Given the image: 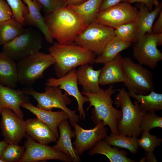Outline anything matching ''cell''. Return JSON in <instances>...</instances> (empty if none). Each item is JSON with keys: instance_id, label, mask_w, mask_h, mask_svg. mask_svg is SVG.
<instances>
[{"instance_id": "6da1fadb", "label": "cell", "mask_w": 162, "mask_h": 162, "mask_svg": "<svg viewBox=\"0 0 162 162\" xmlns=\"http://www.w3.org/2000/svg\"><path fill=\"white\" fill-rule=\"evenodd\" d=\"M43 17L53 39L62 45L74 43L86 26L80 16L68 6L45 13Z\"/></svg>"}, {"instance_id": "7a4b0ae2", "label": "cell", "mask_w": 162, "mask_h": 162, "mask_svg": "<svg viewBox=\"0 0 162 162\" xmlns=\"http://www.w3.org/2000/svg\"><path fill=\"white\" fill-rule=\"evenodd\" d=\"M55 60L54 69L57 78L61 77L71 70L86 64H93L96 55L74 43L62 45L55 42L48 49Z\"/></svg>"}, {"instance_id": "3957f363", "label": "cell", "mask_w": 162, "mask_h": 162, "mask_svg": "<svg viewBox=\"0 0 162 162\" xmlns=\"http://www.w3.org/2000/svg\"><path fill=\"white\" fill-rule=\"evenodd\" d=\"M114 90L111 85L107 89L104 90L100 88L97 92L94 93L81 92L88 98L89 106L88 110L92 106V119L95 124L100 121H103L104 125L108 126L111 133L118 134L117 128V121L121 118V110H118L113 106L114 102L111 98Z\"/></svg>"}, {"instance_id": "277c9868", "label": "cell", "mask_w": 162, "mask_h": 162, "mask_svg": "<svg viewBox=\"0 0 162 162\" xmlns=\"http://www.w3.org/2000/svg\"><path fill=\"white\" fill-rule=\"evenodd\" d=\"M114 104L120 108L122 113L121 118L117 121V128L119 134L137 137L141 132L140 123L145 111L139 107L136 100L133 104L128 92L122 88L117 90Z\"/></svg>"}, {"instance_id": "5b68a950", "label": "cell", "mask_w": 162, "mask_h": 162, "mask_svg": "<svg viewBox=\"0 0 162 162\" xmlns=\"http://www.w3.org/2000/svg\"><path fill=\"white\" fill-rule=\"evenodd\" d=\"M21 91L24 94L33 97L37 102V107L48 111H52L53 108L60 109L67 114L72 126L74 123L80 122V118L76 110H72L67 106L71 103V99L67 93H62V90L58 87L46 86L44 93L38 92L32 87H25Z\"/></svg>"}, {"instance_id": "8992f818", "label": "cell", "mask_w": 162, "mask_h": 162, "mask_svg": "<svg viewBox=\"0 0 162 162\" xmlns=\"http://www.w3.org/2000/svg\"><path fill=\"white\" fill-rule=\"evenodd\" d=\"M55 63L49 54L38 52L18 61V83L26 87H32L38 80L44 77L45 70Z\"/></svg>"}, {"instance_id": "52a82bcc", "label": "cell", "mask_w": 162, "mask_h": 162, "mask_svg": "<svg viewBox=\"0 0 162 162\" xmlns=\"http://www.w3.org/2000/svg\"><path fill=\"white\" fill-rule=\"evenodd\" d=\"M41 32L32 27L24 31L13 40L2 46V52L14 61H19L39 52L42 47Z\"/></svg>"}, {"instance_id": "ba28073f", "label": "cell", "mask_w": 162, "mask_h": 162, "mask_svg": "<svg viewBox=\"0 0 162 162\" xmlns=\"http://www.w3.org/2000/svg\"><path fill=\"white\" fill-rule=\"evenodd\" d=\"M115 36L114 29L94 20L86 25L77 36L74 43L99 56Z\"/></svg>"}, {"instance_id": "9c48e42d", "label": "cell", "mask_w": 162, "mask_h": 162, "mask_svg": "<svg viewBox=\"0 0 162 162\" xmlns=\"http://www.w3.org/2000/svg\"><path fill=\"white\" fill-rule=\"evenodd\" d=\"M123 67L127 78L124 85L137 95H146L154 91L152 72L139 63H134L129 57L122 58Z\"/></svg>"}, {"instance_id": "30bf717a", "label": "cell", "mask_w": 162, "mask_h": 162, "mask_svg": "<svg viewBox=\"0 0 162 162\" xmlns=\"http://www.w3.org/2000/svg\"><path fill=\"white\" fill-rule=\"evenodd\" d=\"M133 43V56L138 63L155 68L162 59V53L157 48L162 44V33H146Z\"/></svg>"}, {"instance_id": "8fae6325", "label": "cell", "mask_w": 162, "mask_h": 162, "mask_svg": "<svg viewBox=\"0 0 162 162\" xmlns=\"http://www.w3.org/2000/svg\"><path fill=\"white\" fill-rule=\"evenodd\" d=\"M138 10L131 4L120 2L100 11L95 20L115 29L124 24L135 22Z\"/></svg>"}, {"instance_id": "7c38bea8", "label": "cell", "mask_w": 162, "mask_h": 162, "mask_svg": "<svg viewBox=\"0 0 162 162\" xmlns=\"http://www.w3.org/2000/svg\"><path fill=\"white\" fill-rule=\"evenodd\" d=\"M25 152L19 162H37L50 160H57L64 162H71L69 157L52 147L37 142L28 134L25 137Z\"/></svg>"}, {"instance_id": "4fadbf2b", "label": "cell", "mask_w": 162, "mask_h": 162, "mask_svg": "<svg viewBox=\"0 0 162 162\" xmlns=\"http://www.w3.org/2000/svg\"><path fill=\"white\" fill-rule=\"evenodd\" d=\"M1 114L0 126L3 140L8 144H19L26 134V121L8 108H4Z\"/></svg>"}, {"instance_id": "5bb4252c", "label": "cell", "mask_w": 162, "mask_h": 162, "mask_svg": "<svg viewBox=\"0 0 162 162\" xmlns=\"http://www.w3.org/2000/svg\"><path fill=\"white\" fill-rule=\"evenodd\" d=\"M75 128L76 139L73 142L74 147L79 155L90 149L98 141L108 136V129L102 121L98 122L93 128L85 129L77 123L73 126Z\"/></svg>"}, {"instance_id": "9a60e30c", "label": "cell", "mask_w": 162, "mask_h": 162, "mask_svg": "<svg viewBox=\"0 0 162 162\" xmlns=\"http://www.w3.org/2000/svg\"><path fill=\"white\" fill-rule=\"evenodd\" d=\"M76 70V68L72 69L65 75L59 78H49L45 83V86L57 87L65 91L68 95L74 97L77 103V110L79 113L80 118L85 120L86 114L83 109V105L84 103L88 102V100L86 96L82 95L79 89Z\"/></svg>"}, {"instance_id": "2e32d148", "label": "cell", "mask_w": 162, "mask_h": 162, "mask_svg": "<svg viewBox=\"0 0 162 162\" xmlns=\"http://www.w3.org/2000/svg\"><path fill=\"white\" fill-rule=\"evenodd\" d=\"M30 99L29 95L24 94L21 90H16L0 84V115L4 108H8L23 119L21 105L29 101Z\"/></svg>"}, {"instance_id": "e0dca14e", "label": "cell", "mask_w": 162, "mask_h": 162, "mask_svg": "<svg viewBox=\"0 0 162 162\" xmlns=\"http://www.w3.org/2000/svg\"><path fill=\"white\" fill-rule=\"evenodd\" d=\"M21 107L31 112L46 124L57 139L59 136L58 128L59 124L65 119L69 120L67 114L62 110L54 112L42 110L34 106L29 101L22 104Z\"/></svg>"}, {"instance_id": "ac0fdd59", "label": "cell", "mask_w": 162, "mask_h": 162, "mask_svg": "<svg viewBox=\"0 0 162 162\" xmlns=\"http://www.w3.org/2000/svg\"><path fill=\"white\" fill-rule=\"evenodd\" d=\"M122 58L119 53L113 59L104 64L99 76L100 85L104 86L120 82L124 83L127 81Z\"/></svg>"}, {"instance_id": "d6986e66", "label": "cell", "mask_w": 162, "mask_h": 162, "mask_svg": "<svg viewBox=\"0 0 162 162\" xmlns=\"http://www.w3.org/2000/svg\"><path fill=\"white\" fill-rule=\"evenodd\" d=\"M59 136L56 144L52 147L62 152L70 157L73 162H79L81 158L76 152L72 142V138L75 137L74 131H73L68 119H65L59 124Z\"/></svg>"}, {"instance_id": "ffe728a7", "label": "cell", "mask_w": 162, "mask_h": 162, "mask_svg": "<svg viewBox=\"0 0 162 162\" xmlns=\"http://www.w3.org/2000/svg\"><path fill=\"white\" fill-rule=\"evenodd\" d=\"M139 9L135 21L136 28V40L146 34H151L154 22L162 10V3L153 10L150 11L145 5L141 3L136 4Z\"/></svg>"}, {"instance_id": "44dd1931", "label": "cell", "mask_w": 162, "mask_h": 162, "mask_svg": "<svg viewBox=\"0 0 162 162\" xmlns=\"http://www.w3.org/2000/svg\"><path fill=\"white\" fill-rule=\"evenodd\" d=\"M22 0L27 5L29 11L28 13L24 16L26 26L37 28L42 33L47 41L51 44L53 43V38L41 14V6L32 0Z\"/></svg>"}, {"instance_id": "7402d4cb", "label": "cell", "mask_w": 162, "mask_h": 162, "mask_svg": "<svg viewBox=\"0 0 162 162\" xmlns=\"http://www.w3.org/2000/svg\"><path fill=\"white\" fill-rule=\"evenodd\" d=\"M26 121V133L34 141L46 145L57 141V139L49 128L37 118Z\"/></svg>"}, {"instance_id": "603a6c76", "label": "cell", "mask_w": 162, "mask_h": 162, "mask_svg": "<svg viewBox=\"0 0 162 162\" xmlns=\"http://www.w3.org/2000/svg\"><path fill=\"white\" fill-rule=\"evenodd\" d=\"M100 71L101 69L94 70L88 64L79 66L76 70L78 84L82 86V92L94 93L99 91Z\"/></svg>"}, {"instance_id": "cb8c5ba5", "label": "cell", "mask_w": 162, "mask_h": 162, "mask_svg": "<svg viewBox=\"0 0 162 162\" xmlns=\"http://www.w3.org/2000/svg\"><path fill=\"white\" fill-rule=\"evenodd\" d=\"M88 154L93 155L102 154L105 155L111 162H135V160L127 157V152L124 150H120L116 146L112 148L104 139L97 142L89 150Z\"/></svg>"}, {"instance_id": "d4e9b609", "label": "cell", "mask_w": 162, "mask_h": 162, "mask_svg": "<svg viewBox=\"0 0 162 162\" xmlns=\"http://www.w3.org/2000/svg\"><path fill=\"white\" fill-rule=\"evenodd\" d=\"M18 83L17 63L0 52V84L15 88Z\"/></svg>"}, {"instance_id": "484cf974", "label": "cell", "mask_w": 162, "mask_h": 162, "mask_svg": "<svg viewBox=\"0 0 162 162\" xmlns=\"http://www.w3.org/2000/svg\"><path fill=\"white\" fill-rule=\"evenodd\" d=\"M132 43L124 41L116 36L107 43L101 54L96 57L93 64H104L113 59L120 52L130 46Z\"/></svg>"}, {"instance_id": "4316f807", "label": "cell", "mask_w": 162, "mask_h": 162, "mask_svg": "<svg viewBox=\"0 0 162 162\" xmlns=\"http://www.w3.org/2000/svg\"><path fill=\"white\" fill-rule=\"evenodd\" d=\"M130 97L135 99L140 108L145 112L156 111L162 110V94L151 92L148 94L137 95L128 92Z\"/></svg>"}, {"instance_id": "83f0119b", "label": "cell", "mask_w": 162, "mask_h": 162, "mask_svg": "<svg viewBox=\"0 0 162 162\" xmlns=\"http://www.w3.org/2000/svg\"><path fill=\"white\" fill-rule=\"evenodd\" d=\"M103 0H87L79 5L68 6L74 11L86 25L95 20Z\"/></svg>"}, {"instance_id": "f1b7e54d", "label": "cell", "mask_w": 162, "mask_h": 162, "mask_svg": "<svg viewBox=\"0 0 162 162\" xmlns=\"http://www.w3.org/2000/svg\"><path fill=\"white\" fill-rule=\"evenodd\" d=\"M25 29L13 17L0 22V46H2L13 40Z\"/></svg>"}, {"instance_id": "f546056e", "label": "cell", "mask_w": 162, "mask_h": 162, "mask_svg": "<svg viewBox=\"0 0 162 162\" xmlns=\"http://www.w3.org/2000/svg\"><path fill=\"white\" fill-rule=\"evenodd\" d=\"M137 137L135 136H128L111 133L104 139L111 146L126 149L133 154H137L139 149L137 143Z\"/></svg>"}, {"instance_id": "4dcf8cb0", "label": "cell", "mask_w": 162, "mask_h": 162, "mask_svg": "<svg viewBox=\"0 0 162 162\" xmlns=\"http://www.w3.org/2000/svg\"><path fill=\"white\" fill-rule=\"evenodd\" d=\"M24 146L8 144L5 147L0 158L4 162H19L25 152Z\"/></svg>"}, {"instance_id": "1f68e13d", "label": "cell", "mask_w": 162, "mask_h": 162, "mask_svg": "<svg viewBox=\"0 0 162 162\" xmlns=\"http://www.w3.org/2000/svg\"><path fill=\"white\" fill-rule=\"evenodd\" d=\"M141 137L137 139V143L139 147L143 149L146 152H153L155 148L161 145V139L151 134L149 132L142 131Z\"/></svg>"}, {"instance_id": "d6a6232c", "label": "cell", "mask_w": 162, "mask_h": 162, "mask_svg": "<svg viewBox=\"0 0 162 162\" xmlns=\"http://www.w3.org/2000/svg\"><path fill=\"white\" fill-rule=\"evenodd\" d=\"M155 128H162V117L157 116L155 112H145L140 123L141 132L142 131L149 132Z\"/></svg>"}, {"instance_id": "836d02e7", "label": "cell", "mask_w": 162, "mask_h": 162, "mask_svg": "<svg viewBox=\"0 0 162 162\" xmlns=\"http://www.w3.org/2000/svg\"><path fill=\"white\" fill-rule=\"evenodd\" d=\"M115 35L127 42H134L136 40V28L135 22L121 25L114 29Z\"/></svg>"}, {"instance_id": "e575fe53", "label": "cell", "mask_w": 162, "mask_h": 162, "mask_svg": "<svg viewBox=\"0 0 162 162\" xmlns=\"http://www.w3.org/2000/svg\"><path fill=\"white\" fill-rule=\"evenodd\" d=\"M12 11L13 17L23 26H26L24 16L29 12L27 6L22 0H6Z\"/></svg>"}, {"instance_id": "d590c367", "label": "cell", "mask_w": 162, "mask_h": 162, "mask_svg": "<svg viewBox=\"0 0 162 162\" xmlns=\"http://www.w3.org/2000/svg\"><path fill=\"white\" fill-rule=\"evenodd\" d=\"M39 4L45 13L51 12L57 9L66 6L64 0H32Z\"/></svg>"}, {"instance_id": "8d00e7d4", "label": "cell", "mask_w": 162, "mask_h": 162, "mask_svg": "<svg viewBox=\"0 0 162 162\" xmlns=\"http://www.w3.org/2000/svg\"><path fill=\"white\" fill-rule=\"evenodd\" d=\"M13 14L10 6L4 0H0V22L13 17Z\"/></svg>"}, {"instance_id": "74e56055", "label": "cell", "mask_w": 162, "mask_h": 162, "mask_svg": "<svg viewBox=\"0 0 162 162\" xmlns=\"http://www.w3.org/2000/svg\"><path fill=\"white\" fill-rule=\"evenodd\" d=\"M121 2L130 4L135 2L141 3L145 5L150 11L152 10L153 6L156 7L160 4L158 0H122Z\"/></svg>"}, {"instance_id": "f35d334b", "label": "cell", "mask_w": 162, "mask_h": 162, "mask_svg": "<svg viewBox=\"0 0 162 162\" xmlns=\"http://www.w3.org/2000/svg\"><path fill=\"white\" fill-rule=\"evenodd\" d=\"M162 33V10L159 13V17L154 25L152 26V33L157 34Z\"/></svg>"}, {"instance_id": "ab89813d", "label": "cell", "mask_w": 162, "mask_h": 162, "mask_svg": "<svg viewBox=\"0 0 162 162\" xmlns=\"http://www.w3.org/2000/svg\"><path fill=\"white\" fill-rule=\"evenodd\" d=\"M122 0H103L101 4L99 11L116 5L122 1Z\"/></svg>"}, {"instance_id": "60d3db41", "label": "cell", "mask_w": 162, "mask_h": 162, "mask_svg": "<svg viewBox=\"0 0 162 162\" xmlns=\"http://www.w3.org/2000/svg\"><path fill=\"white\" fill-rule=\"evenodd\" d=\"M87 0H64L66 6H76L80 4Z\"/></svg>"}, {"instance_id": "b9f144b4", "label": "cell", "mask_w": 162, "mask_h": 162, "mask_svg": "<svg viewBox=\"0 0 162 162\" xmlns=\"http://www.w3.org/2000/svg\"><path fill=\"white\" fill-rule=\"evenodd\" d=\"M145 157L146 162H157L155 156L153 153V152H146Z\"/></svg>"}, {"instance_id": "7bdbcfd3", "label": "cell", "mask_w": 162, "mask_h": 162, "mask_svg": "<svg viewBox=\"0 0 162 162\" xmlns=\"http://www.w3.org/2000/svg\"><path fill=\"white\" fill-rule=\"evenodd\" d=\"M8 144L4 140L0 141V158L5 147Z\"/></svg>"}, {"instance_id": "ee69618b", "label": "cell", "mask_w": 162, "mask_h": 162, "mask_svg": "<svg viewBox=\"0 0 162 162\" xmlns=\"http://www.w3.org/2000/svg\"><path fill=\"white\" fill-rule=\"evenodd\" d=\"M145 161H146V159L145 156H144L142 158L140 162H145Z\"/></svg>"}, {"instance_id": "f6af8a7d", "label": "cell", "mask_w": 162, "mask_h": 162, "mask_svg": "<svg viewBox=\"0 0 162 162\" xmlns=\"http://www.w3.org/2000/svg\"><path fill=\"white\" fill-rule=\"evenodd\" d=\"M0 162H4L0 158Z\"/></svg>"}]
</instances>
